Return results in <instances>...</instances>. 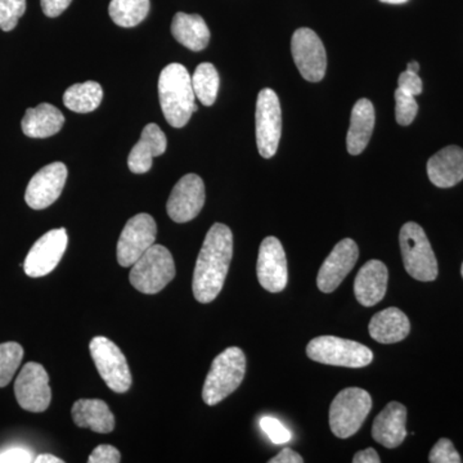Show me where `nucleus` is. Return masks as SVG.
Masks as SVG:
<instances>
[{"mask_svg":"<svg viewBox=\"0 0 463 463\" xmlns=\"http://www.w3.org/2000/svg\"><path fill=\"white\" fill-rule=\"evenodd\" d=\"M292 57L301 76L307 81H321L327 69V54L319 36L312 29L301 27L292 35Z\"/></svg>","mask_w":463,"mask_h":463,"instance_id":"10","label":"nucleus"},{"mask_svg":"<svg viewBox=\"0 0 463 463\" xmlns=\"http://www.w3.org/2000/svg\"><path fill=\"white\" fill-rule=\"evenodd\" d=\"M172 33L176 42L194 52L205 50L210 42V30L199 14L179 12L173 18Z\"/></svg>","mask_w":463,"mask_h":463,"instance_id":"26","label":"nucleus"},{"mask_svg":"<svg viewBox=\"0 0 463 463\" xmlns=\"http://www.w3.org/2000/svg\"><path fill=\"white\" fill-rule=\"evenodd\" d=\"M383 3H388V5H404L408 0H380Z\"/></svg>","mask_w":463,"mask_h":463,"instance_id":"43","label":"nucleus"},{"mask_svg":"<svg viewBox=\"0 0 463 463\" xmlns=\"http://www.w3.org/2000/svg\"><path fill=\"white\" fill-rule=\"evenodd\" d=\"M72 420L79 428H88L99 434L114 431L115 417L100 399H80L72 407Z\"/></svg>","mask_w":463,"mask_h":463,"instance_id":"24","label":"nucleus"},{"mask_svg":"<svg viewBox=\"0 0 463 463\" xmlns=\"http://www.w3.org/2000/svg\"><path fill=\"white\" fill-rule=\"evenodd\" d=\"M102 99L103 90L97 81L71 85L63 94L66 108L78 114H88L99 109Z\"/></svg>","mask_w":463,"mask_h":463,"instance_id":"27","label":"nucleus"},{"mask_svg":"<svg viewBox=\"0 0 463 463\" xmlns=\"http://www.w3.org/2000/svg\"><path fill=\"white\" fill-rule=\"evenodd\" d=\"M91 359L112 392L123 394L132 386V373L120 347L108 337L97 336L90 344Z\"/></svg>","mask_w":463,"mask_h":463,"instance_id":"8","label":"nucleus"},{"mask_svg":"<svg viewBox=\"0 0 463 463\" xmlns=\"http://www.w3.org/2000/svg\"><path fill=\"white\" fill-rule=\"evenodd\" d=\"M33 456L25 448L14 447L0 453V463H30L33 462Z\"/></svg>","mask_w":463,"mask_h":463,"instance_id":"37","label":"nucleus"},{"mask_svg":"<svg viewBox=\"0 0 463 463\" xmlns=\"http://www.w3.org/2000/svg\"><path fill=\"white\" fill-rule=\"evenodd\" d=\"M121 461V455L115 447L102 444L93 450L88 462L90 463H118Z\"/></svg>","mask_w":463,"mask_h":463,"instance_id":"36","label":"nucleus"},{"mask_svg":"<svg viewBox=\"0 0 463 463\" xmlns=\"http://www.w3.org/2000/svg\"><path fill=\"white\" fill-rule=\"evenodd\" d=\"M72 0H41L45 16L54 18L62 14L69 8Z\"/></svg>","mask_w":463,"mask_h":463,"instance_id":"38","label":"nucleus"},{"mask_svg":"<svg viewBox=\"0 0 463 463\" xmlns=\"http://www.w3.org/2000/svg\"><path fill=\"white\" fill-rule=\"evenodd\" d=\"M255 121L259 154L261 157L272 158L279 149L282 133L281 103L273 90L265 88L259 93Z\"/></svg>","mask_w":463,"mask_h":463,"instance_id":"9","label":"nucleus"},{"mask_svg":"<svg viewBox=\"0 0 463 463\" xmlns=\"http://www.w3.org/2000/svg\"><path fill=\"white\" fill-rule=\"evenodd\" d=\"M33 462L36 463H63L62 459L57 458L56 456L52 455H41L36 457L35 459H33Z\"/></svg>","mask_w":463,"mask_h":463,"instance_id":"41","label":"nucleus"},{"mask_svg":"<svg viewBox=\"0 0 463 463\" xmlns=\"http://www.w3.org/2000/svg\"><path fill=\"white\" fill-rule=\"evenodd\" d=\"M158 99L167 123L174 128L185 127L197 111L190 72L181 63H170L161 71Z\"/></svg>","mask_w":463,"mask_h":463,"instance_id":"2","label":"nucleus"},{"mask_svg":"<svg viewBox=\"0 0 463 463\" xmlns=\"http://www.w3.org/2000/svg\"><path fill=\"white\" fill-rule=\"evenodd\" d=\"M407 70H408V71L419 72V70H420L419 62H416V61H413V62L408 63Z\"/></svg>","mask_w":463,"mask_h":463,"instance_id":"42","label":"nucleus"},{"mask_svg":"<svg viewBox=\"0 0 463 463\" xmlns=\"http://www.w3.org/2000/svg\"><path fill=\"white\" fill-rule=\"evenodd\" d=\"M353 462L354 463H380V456L377 455L376 450L373 448H367L364 450H359L353 457Z\"/></svg>","mask_w":463,"mask_h":463,"instance_id":"40","label":"nucleus"},{"mask_svg":"<svg viewBox=\"0 0 463 463\" xmlns=\"http://www.w3.org/2000/svg\"><path fill=\"white\" fill-rule=\"evenodd\" d=\"M233 257V234L225 224L215 223L207 232L194 272V298L200 303L214 301L223 288Z\"/></svg>","mask_w":463,"mask_h":463,"instance_id":"1","label":"nucleus"},{"mask_svg":"<svg viewBox=\"0 0 463 463\" xmlns=\"http://www.w3.org/2000/svg\"><path fill=\"white\" fill-rule=\"evenodd\" d=\"M69 243L65 228L47 232L44 236L33 243L24 263L25 273L33 279L47 276L63 258Z\"/></svg>","mask_w":463,"mask_h":463,"instance_id":"14","label":"nucleus"},{"mask_svg":"<svg viewBox=\"0 0 463 463\" xmlns=\"http://www.w3.org/2000/svg\"><path fill=\"white\" fill-rule=\"evenodd\" d=\"M303 457L298 453L292 450L291 448H283L281 452L272 459H269V463H303Z\"/></svg>","mask_w":463,"mask_h":463,"instance_id":"39","label":"nucleus"},{"mask_svg":"<svg viewBox=\"0 0 463 463\" xmlns=\"http://www.w3.org/2000/svg\"><path fill=\"white\" fill-rule=\"evenodd\" d=\"M67 179L63 163H52L33 176L26 188L25 201L33 210L47 209L62 194Z\"/></svg>","mask_w":463,"mask_h":463,"instance_id":"17","label":"nucleus"},{"mask_svg":"<svg viewBox=\"0 0 463 463\" xmlns=\"http://www.w3.org/2000/svg\"><path fill=\"white\" fill-rule=\"evenodd\" d=\"M166 137L156 124L146 125L141 139L130 151L128 166L134 174H145L152 167L154 157L165 154Z\"/></svg>","mask_w":463,"mask_h":463,"instance_id":"21","label":"nucleus"},{"mask_svg":"<svg viewBox=\"0 0 463 463\" xmlns=\"http://www.w3.org/2000/svg\"><path fill=\"white\" fill-rule=\"evenodd\" d=\"M246 373L245 353L237 346H231L221 353L214 361L203 383V399L207 405L221 403L236 392Z\"/></svg>","mask_w":463,"mask_h":463,"instance_id":"3","label":"nucleus"},{"mask_svg":"<svg viewBox=\"0 0 463 463\" xmlns=\"http://www.w3.org/2000/svg\"><path fill=\"white\" fill-rule=\"evenodd\" d=\"M428 175L439 188L455 187L463 181V149L458 146L440 149L429 160Z\"/></svg>","mask_w":463,"mask_h":463,"instance_id":"20","label":"nucleus"},{"mask_svg":"<svg viewBox=\"0 0 463 463\" xmlns=\"http://www.w3.org/2000/svg\"><path fill=\"white\" fill-rule=\"evenodd\" d=\"M407 408L398 402H390L383 412L374 419L373 437L377 443L388 449H394L403 443L407 437L405 430Z\"/></svg>","mask_w":463,"mask_h":463,"instance_id":"19","label":"nucleus"},{"mask_svg":"<svg viewBox=\"0 0 463 463\" xmlns=\"http://www.w3.org/2000/svg\"><path fill=\"white\" fill-rule=\"evenodd\" d=\"M257 273L261 288L272 294L283 291L288 285V259L281 241L276 237H267L261 242Z\"/></svg>","mask_w":463,"mask_h":463,"instance_id":"15","label":"nucleus"},{"mask_svg":"<svg viewBox=\"0 0 463 463\" xmlns=\"http://www.w3.org/2000/svg\"><path fill=\"white\" fill-rule=\"evenodd\" d=\"M23 358L24 349L20 344H0V388H5L11 383Z\"/></svg>","mask_w":463,"mask_h":463,"instance_id":"30","label":"nucleus"},{"mask_svg":"<svg viewBox=\"0 0 463 463\" xmlns=\"http://www.w3.org/2000/svg\"><path fill=\"white\" fill-rule=\"evenodd\" d=\"M194 94L205 106H213L219 90V74L215 66L209 62L201 63L191 76Z\"/></svg>","mask_w":463,"mask_h":463,"instance_id":"29","label":"nucleus"},{"mask_svg":"<svg viewBox=\"0 0 463 463\" xmlns=\"http://www.w3.org/2000/svg\"><path fill=\"white\" fill-rule=\"evenodd\" d=\"M205 184L197 174H187L174 185L166 210L175 223H187L196 218L205 205Z\"/></svg>","mask_w":463,"mask_h":463,"instance_id":"13","label":"nucleus"},{"mask_svg":"<svg viewBox=\"0 0 463 463\" xmlns=\"http://www.w3.org/2000/svg\"><path fill=\"white\" fill-rule=\"evenodd\" d=\"M14 394L24 410L33 413L44 412L52 401L50 376L45 368L33 362L24 365L14 383Z\"/></svg>","mask_w":463,"mask_h":463,"instance_id":"12","label":"nucleus"},{"mask_svg":"<svg viewBox=\"0 0 463 463\" xmlns=\"http://www.w3.org/2000/svg\"><path fill=\"white\" fill-rule=\"evenodd\" d=\"M462 277H463V264H462V269H461Z\"/></svg>","mask_w":463,"mask_h":463,"instance_id":"44","label":"nucleus"},{"mask_svg":"<svg viewBox=\"0 0 463 463\" xmlns=\"http://www.w3.org/2000/svg\"><path fill=\"white\" fill-rule=\"evenodd\" d=\"M260 428L269 437L274 444H285L291 440V432L283 426L281 421L274 417H263L260 420Z\"/></svg>","mask_w":463,"mask_h":463,"instance_id":"34","label":"nucleus"},{"mask_svg":"<svg viewBox=\"0 0 463 463\" xmlns=\"http://www.w3.org/2000/svg\"><path fill=\"white\" fill-rule=\"evenodd\" d=\"M419 112V103L411 94L404 93L401 90H395V118L402 127L412 124Z\"/></svg>","mask_w":463,"mask_h":463,"instance_id":"32","label":"nucleus"},{"mask_svg":"<svg viewBox=\"0 0 463 463\" xmlns=\"http://www.w3.org/2000/svg\"><path fill=\"white\" fill-rule=\"evenodd\" d=\"M359 258V249L352 239L341 240L330 252L317 277V286L325 294L339 288L347 274L352 272Z\"/></svg>","mask_w":463,"mask_h":463,"instance_id":"16","label":"nucleus"},{"mask_svg":"<svg viewBox=\"0 0 463 463\" xmlns=\"http://www.w3.org/2000/svg\"><path fill=\"white\" fill-rule=\"evenodd\" d=\"M307 354L318 364L336 367L364 368L373 361V353L370 347L336 336L316 337L307 344Z\"/></svg>","mask_w":463,"mask_h":463,"instance_id":"7","label":"nucleus"},{"mask_svg":"<svg viewBox=\"0 0 463 463\" xmlns=\"http://www.w3.org/2000/svg\"><path fill=\"white\" fill-rule=\"evenodd\" d=\"M368 331L377 343H401L410 335L411 322L398 307H388L373 317L368 325Z\"/></svg>","mask_w":463,"mask_h":463,"instance_id":"23","label":"nucleus"},{"mask_svg":"<svg viewBox=\"0 0 463 463\" xmlns=\"http://www.w3.org/2000/svg\"><path fill=\"white\" fill-rule=\"evenodd\" d=\"M157 225L149 214L133 216L125 224L118 242V261L121 267H132L156 241Z\"/></svg>","mask_w":463,"mask_h":463,"instance_id":"11","label":"nucleus"},{"mask_svg":"<svg viewBox=\"0 0 463 463\" xmlns=\"http://www.w3.org/2000/svg\"><path fill=\"white\" fill-rule=\"evenodd\" d=\"M429 462L431 463H461V456L457 452L452 441L447 438L440 440L432 448L429 455Z\"/></svg>","mask_w":463,"mask_h":463,"instance_id":"33","label":"nucleus"},{"mask_svg":"<svg viewBox=\"0 0 463 463\" xmlns=\"http://www.w3.org/2000/svg\"><path fill=\"white\" fill-rule=\"evenodd\" d=\"M388 281V267L383 261H367L355 277L354 294L356 300L364 307L376 306L385 298Z\"/></svg>","mask_w":463,"mask_h":463,"instance_id":"18","label":"nucleus"},{"mask_svg":"<svg viewBox=\"0 0 463 463\" xmlns=\"http://www.w3.org/2000/svg\"><path fill=\"white\" fill-rule=\"evenodd\" d=\"M373 410L370 392L361 388H347L332 401L328 422L335 437H353L362 428Z\"/></svg>","mask_w":463,"mask_h":463,"instance_id":"5","label":"nucleus"},{"mask_svg":"<svg viewBox=\"0 0 463 463\" xmlns=\"http://www.w3.org/2000/svg\"><path fill=\"white\" fill-rule=\"evenodd\" d=\"M398 88L404 93L416 97L422 93V80L419 76V72L408 71L405 70L399 75Z\"/></svg>","mask_w":463,"mask_h":463,"instance_id":"35","label":"nucleus"},{"mask_svg":"<svg viewBox=\"0 0 463 463\" xmlns=\"http://www.w3.org/2000/svg\"><path fill=\"white\" fill-rule=\"evenodd\" d=\"M65 116L50 103H41L33 109H27L24 116L23 132L30 138H48L62 129Z\"/></svg>","mask_w":463,"mask_h":463,"instance_id":"25","label":"nucleus"},{"mask_svg":"<svg viewBox=\"0 0 463 463\" xmlns=\"http://www.w3.org/2000/svg\"><path fill=\"white\" fill-rule=\"evenodd\" d=\"M399 243L407 273L417 281H435L439 272L438 261L421 225L414 222L405 223L399 233Z\"/></svg>","mask_w":463,"mask_h":463,"instance_id":"4","label":"nucleus"},{"mask_svg":"<svg viewBox=\"0 0 463 463\" xmlns=\"http://www.w3.org/2000/svg\"><path fill=\"white\" fill-rule=\"evenodd\" d=\"M26 12V0H0V29L12 32Z\"/></svg>","mask_w":463,"mask_h":463,"instance_id":"31","label":"nucleus"},{"mask_svg":"<svg viewBox=\"0 0 463 463\" xmlns=\"http://www.w3.org/2000/svg\"><path fill=\"white\" fill-rule=\"evenodd\" d=\"M174 277L175 264L172 252L165 246L155 243L132 265L129 279L134 288L154 295L163 291Z\"/></svg>","mask_w":463,"mask_h":463,"instance_id":"6","label":"nucleus"},{"mask_svg":"<svg viewBox=\"0 0 463 463\" xmlns=\"http://www.w3.org/2000/svg\"><path fill=\"white\" fill-rule=\"evenodd\" d=\"M149 7V0H111L109 14L116 25L134 27L147 17Z\"/></svg>","mask_w":463,"mask_h":463,"instance_id":"28","label":"nucleus"},{"mask_svg":"<svg viewBox=\"0 0 463 463\" xmlns=\"http://www.w3.org/2000/svg\"><path fill=\"white\" fill-rule=\"evenodd\" d=\"M374 120L376 116L373 102L367 99H359L353 108L346 136L347 152L353 156L361 155L367 147L373 133Z\"/></svg>","mask_w":463,"mask_h":463,"instance_id":"22","label":"nucleus"}]
</instances>
